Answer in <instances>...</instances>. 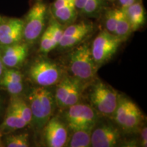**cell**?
<instances>
[{
  "mask_svg": "<svg viewBox=\"0 0 147 147\" xmlns=\"http://www.w3.org/2000/svg\"><path fill=\"white\" fill-rule=\"evenodd\" d=\"M55 48H56V46L55 45L54 42H53L51 29L49 26H47L41 35L39 53L44 55H46L53 49H55Z\"/></svg>",
  "mask_w": 147,
  "mask_h": 147,
  "instance_id": "obj_24",
  "label": "cell"
},
{
  "mask_svg": "<svg viewBox=\"0 0 147 147\" xmlns=\"http://www.w3.org/2000/svg\"><path fill=\"white\" fill-rule=\"evenodd\" d=\"M131 26H130L128 19L127 18L123 11L121 9V12L119 14L118 22L116 25L114 35L119 37V38H121L125 42L128 39L129 36L131 35Z\"/></svg>",
  "mask_w": 147,
  "mask_h": 147,
  "instance_id": "obj_21",
  "label": "cell"
},
{
  "mask_svg": "<svg viewBox=\"0 0 147 147\" xmlns=\"http://www.w3.org/2000/svg\"><path fill=\"white\" fill-rule=\"evenodd\" d=\"M108 1H110V2H115V0H108Z\"/></svg>",
  "mask_w": 147,
  "mask_h": 147,
  "instance_id": "obj_30",
  "label": "cell"
},
{
  "mask_svg": "<svg viewBox=\"0 0 147 147\" xmlns=\"http://www.w3.org/2000/svg\"><path fill=\"white\" fill-rule=\"evenodd\" d=\"M27 126V123L8 106L4 119L0 126V131L4 133H10L16 130L21 129Z\"/></svg>",
  "mask_w": 147,
  "mask_h": 147,
  "instance_id": "obj_17",
  "label": "cell"
},
{
  "mask_svg": "<svg viewBox=\"0 0 147 147\" xmlns=\"http://www.w3.org/2000/svg\"><path fill=\"white\" fill-rule=\"evenodd\" d=\"M87 84H89L65 74L54 86L56 107L63 110L81 102L83 91Z\"/></svg>",
  "mask_w": 147,
  "mask_h": 147,
  "instance_id": "obj_8",
  "label": "cell"
},
{
  "mask_svg": "<svg viewBox=\"0 0 147 147\" xmlns=\"http://www.w3.org/2000/svg\"><path fill=\"white\" fill-rule=\"evenodd\" d=\"M4 144L7 147H28L30 146L29 136L27 133L10 134L5 137Z\"/></svg>",
  "mask_w": 147,
  "mask_h": 147,
  "instance_id": "obj_23",
  "label": "cell"
},
{
  "mask_svg": "<svg viewBox=\"0 0 147 147\" xmlns=\"http://www.w3.org/2000/svg\"><path fill=\"white\" fill-rule=\"evenodd\" d=\"M140 142L142 146L146 147L147 146V129L146 127H142L140 131Z\"/></svg>",
  "mask_w": 147,
  "mask_h": 147,
  "instance_id": "obj_26",
  "label": "cell"
},
{
  "mask_svg": "<svg viewBox=\"0 0 147 147\" xmlns=\"http://www.w3.org/2000/svg\"><path fill=\"white\" fill-rule=\"evenodd\" d=\"M112 119L121 131L131 133L138 131L142 127L144 116L134 101L119 94L118 105Z\"/></svg>",
  "mask_w": 147,
  "mask_h": 147,
  "instance_id": "obj_6",
  "label": "cell"
},
{
  "mask_svg": "<svg viewBox=\"0 0 147 147\" xmlns=\"http://www.w3.org/2000/svg\"><path fill=\"white\" fill-rule=\"evenodd\" d=\"M27 102L32 111V125L35 131H41L53 117L56 108L54 89L51 87L33 88L27 95Z\"/></svg>",
  "mask_w": 147,
  "mask_h": 147,
  "instance_id": "obj_1",
  "label": "cell"
},
{
  "mask_svg": "<svg viewBox=\"0 0 147 147\" xmlns=\"http://www.w3.org/2000/svg\"><path fill=\"white\" fill-rule=\"evenodd\" d=\"M137 1H138V0H115V1H117V4H118V8L122 9V10L127 8L128 6L136 2Z\"/></svg>",
  "mask_w": 147,
  "mask_h": 147,
  "instance_id": "obj_25",
  "label": "cell"
},
{
  "mask_svg": "<svg viewBox=\"0 0 147 147\" xmlns=\"http://www.w3.org/2000/svg\"><path fill=\"white\" fill-rule=\"evenodd\" d=\"M1 102L0 100V113H1Z\"/></svg>",
  "mask_w": 147,
  "mask_h": 147,
  "instance_id": "obj_29",
  "label": "cell"
},
{
  "mask_svg": "<svg viewBox=\"0 0 147 147\" xmlns=\"http://www.w3.org/2000/svg\"><path fill=\"white\" fill-rule=\"evenodd\" d=\"M93 129H80L71 132L65 146L89 147L91 146V138Z\"/></svg>",
  "mask_w": 147,
  "mask_h": 147,
  "instance_id": "obj_20",
  "label": "cell"
},
{
  "mask_svg": "<svg viewBox=\"0 0 147 147\" xmlns=\"http://www.w3.org/2000/svg\"><path fill=\"white\" fill-rule=\"evenodd\" d=\"M49 14L64 27L76 22L78 16L74 0H55L49 6Z\"/></svg>",
  "mask_w": 147,
  "mask_h": 147,
  "instance_id": "obj_14",
  "label": "cell"
},
{
  "mask_svg": "<svg viewBox=\"0 0 147 147\" xmlns=\"http://www.w3.org/2000/svg\"><path fill=\"white\" fill-rule=\"evenodd\" d=\"M121 12L119 8H109L106 10L104 14V25L105 30L110 34H115V31Z\"/></svg>",
  "mask_w": 147,
  "mask_h": 147,
  "instance_id": "obj_22",
  "label": "cell"
},
{
  "mask_svg": "<svg viewBox=\"0 0 147 147\" xmlns=\"http://www.w3.org/2000/svg\"><path fill=\"white\" fill-rule=\"evenodd\" d=\"M92 83L89 95L90 105L100 115L113 118L119 103L118 92L101 80H95Z\"/></svg>",
  "mask_w": 147,
  "mask_h": 147,
  "instance_id": "obj_7",
  "label": "cell"
},
{
  "mask_svg": "<svg viewBox=\"0 0 147 147\" xmlns=\"http://www.w3.org/2000/svg\"><path fill=\"white\" fill-rule=\"evenodd\" d=\"M1 17H2V16H0V21H1Z\"/></svg>",
  "mask_w": 147,
  "mask_h": 147,
  "instance_id": "obj_31",
  "label": "cell"
},
{
  "mask_svg": "<svg viewBox=\"0 0 147 147\" xmlns=\"http://www.w3.org/2000/svg\"><path fill=\"white\" fill-rule=\"evenodd\" d=\"M41 131L44 144L48 147L65 146L68 140V128L57 116L51 117Z\"/></svg>",
  "mask_w": 147,
  "mask_h": 147,
  "instance_id": "obj_10",
  "label": "cell"
},
{
  "mask_svg": "<svg viewBox=\"0 0 147 147\" xmlns=\"http://www.w3.org/2000/svg\"><path fill=\"white\" fill-rule=\"evenodd\" d=\"M61 119L69 131L80 129H93L99 123L100 115L88 104L78 103L62 110Z\"/></svg>",
  "mask_w": 147,
  "mask_h": 147,
  "instance_id": "obj_3",
  "label": "cell"
},
{
  "mask_svg": "<svg viewBox=\"0 0 147 147\" xmlns=\"http://www.w3.org/2000/svg\"><path fill=\"white\" fill-rule=\"evenodd\" d=\"M3 133L2 132L0 131V146H3V143L2 141V138H3Z\"/></svg>",
  "mask_w": 147,
  "mask_h": 147,
  "instance_id": "obj_28",
  "label": "cell"
},
{
  "mask_svg": "<svg viewBox=\"0 0 147 147\" xmlns=\"http://www.w3.org/2000/svg\"><path fill=\"white\" fill-rule=\"evenodd\" d=\"M5 69V67L2 63V61H1V55H0V80H1V77L3 76V71H4Z\"/></svg>",
  "mask_w": 147,
  "mask_h": 147,
  "instance_id": "obj_27",
  "label": "cell"
},
{
  "mask_svg": "<svg viewBox=\"0 0 147 147\" xmlns=\"http://www.w3.org/2000/svg\"><path fill=\"white\" fill-rule=\"evenodd\" d=\"M121 129L117 125L109 123L99 124L93 129L91 138V146H117L121 140Z\"/></svg>",
  "mask_w": 147,
  "mask_h": 147,
  "instance_id": "obj_11",
  "label": "cell"
},
{
  "mask_svg": "<svg viewBox=\"0 0 147 147\" xmlns=\"http://www.w3.org/2000/svg\"><path fill=\"white\" fill-rule=\"evenodd\" d=\"M123 42L119 37L110 34L105 29L97 35L91 45V50L97 69L113 57Z\"/></svg>",
  "mask_w": 147,
  "mask_h": 147,
  "instance_id": "obj_9",
  "label": "cell"
},
{
  "mask_svg": "<svg viewBox=\"0 0 147 147\" xmlns=\"http://www.w3.org/2000/svg\"><path fill=\"white\" fill-rule=\"evenodd\" d=\"M65 74L57 63L41 57L33 61L28 71L29 79L37 87H54Z\"/></svg>",
  "mask_w": 147,
  "mask_h": 147,
  "instance_id": "obj_4",
  "label": "cell"
},
{
  "mask_svg": "<svg viewBox=\"0 0 147 147\" xmlns=\"http://www.w3.org/2000/svg\"><path fill=\"white\" fill-rule=\"evenodd\" d=\"M29 45L25 41L6 46H0V55L5 68L17 69L28 56Z\"/></svg>",
  "mask_w": 147,
  "mask_h": 147,
  "instance_id": "obj_12",
  "label": "cell"
},
{
  "mask_svg": "<svg viewBox=\"0 0 147 147\" xmlns=\"http://www.w3.org/2000/svg\"><path fill=\"white\" fill-rule=\"evenodd\" d=\"M78 14L92 18L97 17L102 8V0H74Z\"/></svg>",
  "mask_w": 147,
  "mask_h": 147,
  "instance_id": "obj_18",
  "label": "cell"
},
{
  "mask_svg": "<svg viewBox=\"0 0 147 147\" xmlns=\"http://www.w3.org/2000/svg\"><path fill=\"white\" fill-rule=\"evenodd\" d=\"M122 10L128 19L132 32L138 31L146 23V14L143 5L142 0H138Z\"/></svg>",
  "mask_w": 147,
  "mask_h": 147,
  "instance_id": "obj_16",
  "label": "cell"
},
{
  "mask_svg": "<svg viewBox=\"0 0 147 147\" xmlns=\"http://www.w3.org/2000/svg\"><path fill=\"white\" fill-rule=\"evenodd\" d=\"M49 6L44 0H35L23 20V41L33 45L45 29Z\"/></svg>",
  "mask_w": 147,
  "mask_h": 147,
  "instance_id": "obj_5",
  "label": "cell"
},
{
  "mask_svg": "<svg viewBox=\"0 0 147 147\" xmlns=\"http://www.w3.org/2000/svg\"><path fill=\"white\" fill-rule=\"evenodd\" d=\"M0 86L11 96L19 95L24 89L23 74L16 68H5L0 80Z\"/></svg>",
  "mask_w": 147,
  "mask_h": 147,
  "instance_id": "obj_15",
  "label": "cell"
},
{
  "mask_svg": "<svg viewBox=\"0 0 147 147\" xmlns=\"http://www.w3.org/2000/svg\"><path fill=\"white\" fill-rule=\"evenodd\" d=\"M69 69L71 76L90 84L96 79L97 68L89 42L75 47L69 55Z\"/></svg>",
  "mask_w": 147,
  "mask_h": 147,
  "instance_id": "obj_2",
  "label": "cell"
},
{
  "mask_svg": "<svg viewBox=\"0 0 147 147\" xmlns=\"http://www.w3.org/2000/svg\"><path fill=\"white\" fill-rule=\"evenodd\" d=\"M23 20L3 18L0 21V46H6L23 41Z\"/></svg>",
  "mask_w": 147,
  "mask_h": 147,
  "instance_id": "obj_13",
  "label": "cell"
},
{
  "mask_svg": "<svg viewBox=\"0 0 147 147\" xmlns=\"http://www.w3.org/2000/svg\"><path fill=\"white\" fill-rule=\"evenodd\" d=\"M9 106L27 123V125L31 124L32 111L27 100L20 97V95L12 96Z\"/></svg>",
  "mask_w": 147,
  "mask_h": 147,
  "instance_id": "obj_19",
  "label": "cell"
}]
</instances>
